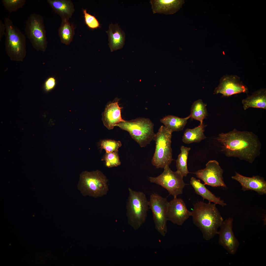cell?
Wrapping results in <instances>:
<instances>
[{"instance_id":"obj_29","label":"cell","mask_w":266,"mask_h":266,"mask_svg":"<svg viewBox=\"0 0 266 266\" xmlns=\"http://www.w3.org/2000/svg\"><path fill=\"white\" fill-rule=\"evenodd\" d=\"M118 152V151L106 153L103 160L105 161L106 166L111 168L120 165Z\"/></svg>"},{"instance_id":"obj_13","label":"cell","mask_w":266,"mask_h":266,"mask_svg":"<svg viewBox=\"0 0 266 266\" xmlns=\"http://www.w3.org/2000/svg\"><path fill=\"white\" fill-rule=\"evenodd\" d=\"M248 91L247 88L240 81L239 77L235 75H226L222 77L219 84L214 91L215 93H220L225 96Z\"/></svg>"},{"instance_id":"obj_3","label":"cell","mask_w":266,"mask_h":266,"mask_svg":"<svg viewBox=\"0 0 266 266\" xmlns=\"http://www.w3.org/2000/svg\"><path fill=\"white\" fill-rule=\"evenodd\" d=\"M5 41L6 53L11 60L22 61L26 54V37L9 17H5Z\"/></svg>"},{"instance_id":"obj_6","label":"cell","mask_w":266,"mask_h":266,"mask_svg":"<svg viewBox=\"0 0 266 266\" xmlns=\"http://www.w3.org/2000/svg\"><path fill=\"white\" fill-rule=\"evenodd\" d=\"M129 196L126 205L129 223L134 228H139L145 222L149 208V201L145 194L128 188Z\"/></svg>"},{"instance_id":"obj_2","label":"cell","mask_w":266,"mask_h":266,"mask_svg":"<svg viewBox=\"0 0 266 266\" xmlns=\"http://www.w3.org/2000/svg\"><path fill=\"white\" fill-rule=\"evenodd\" d=\"M210 201H198L194 204L191 216L194 224L201 231L206 240L212 239L217 234L223 219L216 206Z\"/></svg>"},{"instance_id":"obj_19","label":"cell","mask_w":266,"mask_h":266,"mask_svg":"<svg viewBox=\"0 0 266 266\" xmlns=\"http://www.w3.org/2000/svg\"><path fill=\"white\" fill-rule=\"evenodd\" d=\"M47 1L62 19L69 20L75 10L73 3L70 0H47Z\"/></svg>"},{"instance_id":"obj_8","label":"cell","mask_w":266,"mask_h":266,"mask_svg":"<svg viewBox=\"0 0 266 266\" xmlns=\"http://www.w3.org/2000/svg\"><path fill=\"white\" fill-rule=\"evenodd\" d=\"M24 31L33 48L38 51L45 52L48 42L42 16L35 13L31 14L26 21Z\"/></svg>"},{"instance_id":"obj_24","label":"cell","mask_w":266,"mask_h":266,"mask_svg":"<svg viewBox=\"0 0 266 266\" xmlns=\"http://www.w3.org/2000/svg\"><path fill=\"white\" fill-rule=\"evenodd\" d=\"M75 27L69 20L62 19L58 31L59 35L62 43L68 45L72 41L75 34Z\"/></svg>"},{"instance_id":"obj_20","label":"cell","mask_w":266,"mask_h":266,"mask_svg":"<svg viewBox=\"0 0 266 266\" xmlns=\"http://www.w3.org/2000/svg\"><path fill=\"white\" fill-rule=\"evenodd\" d=\"M190 184L194 188L196 193L201 196L203 199L208 200L209 201L213 202L216 204L221 205L222 207L227 205L220 197H217L205 186V184L201 183L199 180L192 177L190 181Z\"/></svg>"},{"instance_id":"obj_28","label":"cell","mask_w":266,"mask_h":266,"mask_svg":"<svg viewBox=\"0 0 266 266\" xmlns=\"http://www.w3.org/2000/svg\"><path fill=\"white\" fill-rule=\"evenodd\" d=\"M2 3L5 9L10 13L21 8L25 4L26 0H2Z\"/></svg>"},{"instance_id":"obj_15","label":"cell","mask_w":266,"mask_h":266,"mask_svg":"<svg viewBox=\"0 0 266 266\" xmlns=\"http://www.w3.org/2000/svg\"><path fill=\"white\" fill-rule=\"evenodd\" d=\"M232 178L238 181L242 187L244 191L248 190L257 192L260 195L266 194V182L264 178L259 176H254L251 177L243 176L235 172Z\"/></svg>"},{"instance_id":"obj_11","label":"cell","mask_w":266,"mask_h":266,"mask_svg":"<svg viewBox=\"0 0 266 266\" xmlns=\"http://www.w3.org/2000/svg\"><path fill=\"white\" fill-rule=\"evenodd\" d=\"M206 166L205 168L196 172L197 177L203 181L205 185L212 187H226L222 176L223 170L218 162L215 160H211Z\"/></svg>"},{"instance_id":"obj_1","label":"cell","mask_w":266,"mask_h":266,"mask_svg":"<svg viewBox=\"0 0 266 266\" xmlns=\"http://www.w3.org/2000/svg\"><path fill=\"white\" fill-rule=\"evenodd\" d=\"M216 139L221 151L227 157H237L252 163L260 154L261 143L251 132L234 129L219 134Z\"/></svg>"},{"instance_id":"obj_9","label":"cell","mask_w":266,"mask_h":266,"mask_svg":"<svg viewBox=\"0 0 266 266\" xmlns=\"http://www.w3.org/2000/svg\"><path fill=\"white\" fill-rule=\"evenodd\" d=\"M166 166L164 168L163 172L158 176L149 177L148 179L151 183H155L166 189L169 195L174 198L182 194L183 190L186 185L183 180V177L177 170L173 171Z\"/></svg>"},{"instance_id":"obj_21","label":"cell","mask_w":266,"mask_h":266,"mask_svg":"<svg viewBox=\"0 0 266 266\" xmlns=\"http://www.w3.org/2000/svg\"><path fill=\"white\" fill-rule=\"evenodd\" d=\"M242 103L244 109L250 107L266 109V92L265 89H260L245 99Z\"/></svg>"},{"instance_id":"obj_5","label":"cell","mask_w":266,"mask_h":266,"mask_svg":"<svg viewBox=\"0 0 266 266\" xmlns=\"http://www.w3.org/2000/svg\"><path fill=\"white\" fill-rule=\"evenodd\" d=\"M154 125L149 118L141 117L130 120H124L116 126L128 132L141 147H144L153 139L155 134Z\"/></svg>"},{"instance_id":"obj_31","label":"cell","mask_w":266,"mask_h":266,"mask_svg":"<svg viewBox=\"0 0 266 266\" xmlns=\"http://www.w3.org/2000/svg\"><path fill=\"white\" fill-rule=\"evenodd\" d=\"M56 84V80L53 76L47 78L44 83V87L46 92L49 91L54 89Z\"/></svg>"},{"instance_id":"obj_18","label":"cell","mask_w":266,"mask_h":266,"mask_svg":"<svg viewBox=\"0 0 266 266\" xmlns=\"http://www.w3.org/2000/svg\"><path fill=\"white\" fill-rule=\"evenodd\" d=\"M106 32L108 36V45L111 51L121 49L125 39V34L117 23L110 24L108 30Z\"/></svg>"},{"instance_id":"obj_32","label":"cell","mask_w":266,"mask_h":266,"mask_svg":"<svg viewBox=\"0 0 266 266\" xmlns=\"http://www.w3.org/2000/svg\"><path fill=\"white\" fill-rule=\"evenodd\" d=\"M5 30H6V27L4 24L3 23L2 21H0V40L1 41V39L2 36L4 35L5 32Z\"/></svg>"},{"instance_id":"obj_30","label":"cell","mask_w":266,"mask_h":266,"mask_svg":"<svg viewBox=\"0 0 266 266\" xmlns=\"http://www.w3.org/2000/svg\"><path fill=\"white\" fill-rule=\"evenodd\" d=\"M85 23L88 28L92 30L100 27V24L99 21L94 16L87 12L85 9H83Z\"/></svg>"},{"instance_id":"obj_12","label":"cell","mask_w":266,"mask_h":266,"mask_svg":"<svg viewBox=\"0 0 266 266\" xmlns=\"http://www.w3.org/2000/svg\"><path fill=\"white\" fill-rule=\"evenodd\" d=\"M233 221V219L230 217L223 221L217 233L219 235V244L232 254L236 252L239 245L232 230Z\"/></svg>"},{"instance_id":"obj_25","label":"cell","mask_w":266,"mask_h":266,"mask_svg":"<svg viewBox=\"0 0 266 266\" xmlns=\"http://www.w3.org/2000/svg\"><path fill=\"white\" fill-rule=\"evenodd\" d=\"M206 106L201 100L194 101L191 108L190 118L200 121V124L203 123V120L207 115Z\"/></svg>"},{"instance_id":"obj_16","label":"cell","mask_w":266,"mask_h":266,"mask_svg":"<svg viewBox=\"0 0 266 266\" xmlns=\"http://www.w3.org/2000/svg\"><path fill=\"white\" fill-rule=\"evenodd\" d=\"M118 101L111 103L106 107L103 113L102 119L104 126L108 129H113L116 125L124 121L121 116V109Z\"/></svg>"},{"instance_id":"obj_26","label":"cell","mask_w":266,"mask_h":266,"mask_svg":"<svg viewBox=\"0 0 266 266\" xmlns=\"http://www.w3.org/2000/svg\"><path fill=\"white\" fill-rule=\"evenodd\" d=\"M190 149V148L182 146L181 148V153L176 160L177 170L179 172L183 177L186 176L189 173L187 163L188 153Z\"/></svg>"},{"instance_id":"obj_7","label":"cell","mask_w":266,"mask_h":266,"mask_svg":"<svg viewBox=\"0 0 266 266\" xmlns=\"http://www.w3.org/2000/svg\"><path fill=\"white\" fill-rule=\"evenodd\" d=\"M172 133L162 125L155 134L153 140L155 141V148L151 163L157 168H164L166 166H169L173 160L171 147Z\"/></svg>"},{"instance_id":"obj_22","label":"cell","mask_w":266,"mask_h":266,"mask_svg":"<svg viewBox=\"0 0 266 266\" xmlns=\"http://www.w3.org/2000/svg\"><path fill=\"white\" fill-rule=\"evenodd\" d=\"M190 118V115L184 118L168 115L161 119L160 121L164 126L172 133L174 131H178L183 130L186 125L188 120Z\"/></svg>"},{"instance_id":"obj_4","label":"cell","mask_w":266,"mask_h":266,"mask_svg":"<svg viewBox=\"0 0 266 266\" xmlns=\"http://www.w3.org/2000/svg\"><path fill=\"white\" fill-rule=\"evenodd\" d=\"M108 180L101 171L82 172L77 187L82 195L97 198L106 195L109 190Z\"/></svg>"},{"instance_id":"obj_23","label":"cell","mask_w":266,"mask_h":266,"mask_svg":"<svg viewBox=\"0 0 266 266\" xmlns=\"http://www.w3.org/2000/svg\"><path fill=\"white\" fill-rule=\"evenodd\" d=\"M205 126L203 123L193 129H187L183 136L182 141L184 143L189 144L198 142L206 138L204 132Z\"/></svg>"},{"instance_id":"obj_14","label":"cell","mask_w":266,"mask_h":266,"mask_svg":"<svg viewBox=\"0 0 266 266\" xmlns=\"http://www.w3.org/2000/svg\"><path fill=\"white\" fill-rule=\"evenodd\" d=\"M191 215L183 201L181 199L174 198L168 202L167 211V220L179 226L182 225Z\"/></svg>"},{"instance_id":"obj_17","label":"cell","mask_w":266,"mask_h":266,"mask_svg":"<svg viewBox=\"0 0 266 266\" xmlns=\"http://www.w3.org/2000/svg\"><path fill=\"white\" fill-rule=\"evenodd\" d=\"M154 14H173L182 7L183 0H151L150 2Z\"/></svg>"},{"instance_id":"obj_10","label":"cell","mask_w":266,"mask_h":266,"mask_svg":"<svg viewBox=\"0 0 266 266\" xmlns=\"http://www.w3.org/2000/svg\"><path fill=\"white\" fill-rule=\"evenodd\" d=\"M166 199L155 193L151 194L149 201V208L152 213L155 227L162 236L167 232V211L168 203Z\"/></svg>"},{"instance_id":"obj_27","label":"cell","mask_w":266,"mask_h":266,"mask_svg":"<svg viewBox=\"0 0 266 266\" xmlns=\"http://www.w3.org/2000/svg\"><path fill=\"white\" fill-rule=\"evenodd\" d=\"M100 144V148L104 149L107 153L118 151L119 148L122 145L120 141L111 139L102 140Z\"/></svg>"}]
</instances>
